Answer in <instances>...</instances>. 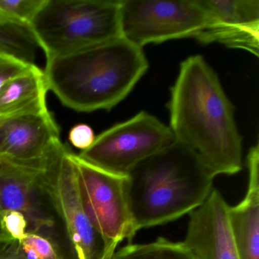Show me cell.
I'll use <instances>...</instances> for the list:
<instances>
[{
  "label": "cell",
  "mask_w": 259,
  "mask_h": 259,
  "mask_svg": "<svg viewBox=\"0 0 259 259\" xmlns=\"http://www.w3.org/2000/svg\"><path fill=\"white\" fill-rule=\"evenodd\" d=\"M0 239L1 240H5V239H11L8 237V236H6L5 233H4V231L2 230V228H1V224H0Z\"/></svg>",
  "instance_id": "23"
},
{
  "label": "cell",
  "mask_w": 259,
  "mask_h": 259,
  "mask_svg": "<svg viewBox=\"0 0 259 259\" xmlns=\"http://www.w3.org/2000/svg\"><path fill=\"white\" fill-rule=\"evenodd\" d=\"M111 259H196L183 242L157 238L149 243H128L115 251Z\"/></svg>",
  "instance_id": "15"
},
{
  "label": "cell",
  "mask_w": 259,
  "mask_h": 259,
  "mask_svg": "<svg viewBox=\"0 0 259 259\" xmlns=\"http://www.w3.org/2000/svg\"><path fill=\"white\" fill-rule=\"evenodd\" d=\"M86 213L106 248L124 239L132 243L138 230L127 196V177L98 169L71 152Z\"/></svg>",
  "instance_id": "8"
},
{
  "label": "cell",
  "mask_w": 259,
  "mask_h": 259,
  "mask_svg": "<svg viewBox=\"0 0 259 259\" xmlns=\"http://www.w3.org/2000/svg\"><path fill=\"white\" fill-rule=\"evenodd\" d=\"M213 179L199 156L177 140L139 163L126 185L138 231L189 214L207 199Z\"/></svg>",
  "instance_id": "3"
},
{
  "label": "cell",
  "mask_w": 259,
  "mask_h": 259,
  "mask_svg": "<svg viewBox=\"0 0 259 259\" xmlns=\"http://www.w3.org/2000/svg\"><path fill=\"white\" fill-rule=\"evenodd\" d=\"M95 135L90 125L78 124L69 132V140L72 145L78 149H88L95 140Z\"/></svg>",
  "instance_id": "20"
},
{
  "label": "cell",
  "mask_w": 259,
  "mask_h": 259,
  "mask_svg": "<svg viewBox=\"0 0 259 259\" xmlns=\"http://www.w3.org/2000/svg\"><path fill=\"white\" fill-rule=\"evenodd\" d=\"M116 246H117V245H110V247H108L107 250H106L105 254H104V258L103 259H111L113 253L116 251Z\"/></svg>",
  "instance_id": "22"
},
{
  "label": "cell",
  "mask_w": 259,
  "mask_h": 259,
  "mask_svg": "<svg viewBox=\"0 0 259 259\" xmlns=\"http://www.w3.org/2000/svg\"><path fill=\"white\" fill-rule=\"evenodd\" d=\"M207 23L198 41L222 44L257 57L259 51V1L199 0Z\"/></svg>",
  "instance_id": "10"
},
{
  "label": "cell",
  "mask_w": 259,
  "mask_h": 259,
  "mask_svg": "<svg viewBox=\"0 0 259 259\" xmlns=\"http://www.w3.org/2000/svg\"><path fill=\"white\" fill-rule=\"evenodd\" d=\"M45 72L34 64L10 78L0 89V117L39 114L47 107Z\"/></svg>",
  "instance_id": "14"
},
{
  "label": "cell",
  "mask_w": 259,
  "mask_h": 259,
  "mask_svg": "<svg viewBox=\"0 0 259 259\" xmlns=\"http://www.w3.org/2000/svg\"><path fill=\"white\" fill-rule=\"evenodd\" d=\"M246 194L237 205L229 207V218L240 259H259V147H251L247 157Z\"/></svg>",
  "instance_id": "13"
},
{
  "label": "cell",
  "mask_w": 259,
  "mask_h": 259,
  "mask_svg": "<svg viewBox=\"0 0 259 259\" xmlns=\"http://www.w3.org/2000/svg\"><path fill=\"white\" fill-rule=\"evenodd\" d=\"M168 104L177 142L195 151L213 177L242 169V140L235 109L216 72L203 57L182 62Z\"/></svg>",
  "instance_id": "1"
},
{
  "label": "cell",
  "mask_w": 259,
  "mask_h": 259,
  "mask_svg": "<svg viewBox=\"0 0 259 259\" xmlns=\"http://www.w3.org/2000/svg\"><path fill=\"white\" fill-rule=\"evenodd\" d=\"M7 240H10V239H5V240H1V239H0V245H2L3 242H4L5 241Z\"/></svg>",
  "instance_id": "24"
},
{
  "label": "cell",
  "mask_w": 259,
  "mask_h": 259,
  "mask_svg": "<svg viewBox=\"0 0 259 259\" xmlns=\"http://www.w3.org/2000/svg\"><path fill=\"white\" fill-rule=\"evenodd\" d=\"M121 0H45L31 32L47 60L122 37Z\"/></svg>",
  "instance_id": "4"
},
{
  "label": "cell",
  "mask_w": 259,
  "mask_h": 259,
  "mask_svg": "<svg viewBox=\"0 0 259 259\" xmlns=\"http://www.w3.org/2000/svg\"><path fill=\"white\" fill-rule=\"evenodd\" d=\"M71 152L60 142L40 171V183L56 217L61 221L75 259H103L105 242L83 205Z\"/></svg>",
  "instance_id": "5"
},
{
  "label": "cell",
  "mask_w": 259,
  "mask_h": 259,
  "mask_svg": "<svg viewBox=\"0 0 259 259\" xmlns=\"http://www.w3.org/2000/svg\"><path fill=\"white\" fill-rule=\"evenodd\" d=\"M142 48L123 37L47 60L48 89L78 112L110 110L148 70Z\"/></svg>",
  "instance_id": "2"
},
{
  "label": "cell",
  "mask_w": 259,
  "mask_h": 259,
  "mask_svg": "<svg viewBox=\"0 0 259 259\" xmlns=\"http://www.w3.org/2000/svg\"><path fill=\"white\" fill-rule=\"evenodd\" d=\"M120 22L122 37L143 48L174 39L198 40L207 14L199 0H123Z\"/></svg>",
  "instance_id": "7"
},
{
  "label": "cell",
  "mask_w": 259,
  "mask_h": 259,
  "mask_svg": "<svg viewBox=\"0 0 259 259\" xmlns=\"http://www.w3.org/2000/svg\"><path fill=\"white\" fill-rule=\"evenodd\" d=\"M0 224L6 236L13 240L22 241L28 231L26 218L17 210L0 212Z\"/></svg>",
  "instance_id": "18"
},
{
  "label": "cell",
  "mask_w": 259,
  "mask_h": 259,
  "mask_svg": "<svg viewBox=\"0 0 259 259\" xmlns=\"http://www.w3.org/2000/svg\"><path fill=\"white\" fill-rule=\"evenodd\" d=\"M61 142L51 112L0 117V162L40 171Z\"/></svg>",
  "instance_id": "9"
},
{
  "label": "cell",
  "mask_w": 259,
  "mask_h": 259,
  "mask_svg": "<svg viewBox=\"0 0 259 259\" xmlns=\"http://www.w3.org/2000/svg\"><path fill=\"white\" fill-rule=\"evenodd\" d=\"M229 207L218 189L189 213L183 241L196 259H240L229 218Z\"/></svg>",
  "instance_id": "11"
},
{
  "label": "cell",
  "mask_w": 259,
  "mask_h": 259,
  "mask_svg": "<svg viewBox=\"0 0 259 259\" xmlns=\"http://www.w3.org/2000/svg\"><path fill=\"white\" fill-rule=\"evenodd\" d=\"M40 171L0 162V212L22 213L28 232L57 233V217L42 187Z\"/></svg>",
  "instance_id": "12"
},
{
  "label": "cell",
  "mask_w": 259,
  "mask_h": 259,
  "mask_svg": "<svg viewBox=\"0 0 259 259\" xmlns=\"http://www.w3.org/2000/svg\"><path fill=\"white\" fill-rule=\"evenodd\" d=\"M31 65L10 54L0 52V89L10 78L23 72Z\"/></svg>",
  "instance_id": "19"
},
{
  "label": "cell",
  "mask_w": 259,
  "mask_h": 259,
  "mask_svg": "<svg viewBox=\"0 0 259 259\" xmlns=\"http://www.w3.org/2000/svg\"><path fill=\"white\" fill-rule=\"evenodd\" d=\"M175 140L169 127L153 115L141 111L100 134L78 157L105 172L126 177L139 163Z\"/></svg>",
  "instance_id": "6"
},
{
  "label": "cell",
  "mask_w": 259,
  "mask_h": 259,
  "mask_svg": "<svg viewBox=\"0 0 259 259\" xmlns=\"http://www.w3.org/2000/svg\"><path fill=\"white\" fill-rule=\"evenodd\" d=\"M0 259H28L24 254L19 241H5L0 245Z\"/></svg>",
  "instance_id": "21"
},
{
  "label": "cell",
  "mask_w": 259,
  "mask_h": 259,
  "mask_svg": "<svg viewBox=\"0 0 259 259\" xmlns=\"http://www.w3.org/2000/svg\"><path fill=\"white\" fill-rule=\"evenodd\" d=\"M28 259H75L69 246H63L57 233L28 232L19 242Z\"/></svg>",
  "instance_id": "16"
},
{
  "label": "cell",
  "mask_w": 259,
  "mask_h": 259,
  "mask_svg": "<svg viewBox=\"0 0 259 259\" xmlns=\"http://www.w3.org/2000/svg\"><path fill=\"white\" fill-rule=\"evenodd\" d=\"M45 0H0V23L31 26Z\"/></svg>",
  "instance_id": "17"
}]
</instances>
